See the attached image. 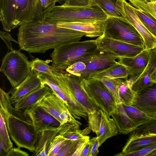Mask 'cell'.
Returning <instances> with one entry per match:
<instances>
[{"instance_id":"obj_31","label":"cell","mask_w":156,"mask_h":156,"mask_svg":"<svg viewBox=\"0 0 156 156\" xmlns=\"http://www.w3.org/2000/svg\"><path fill=\"white\" fill-rule=\"evenodd\" d=\"M59 128L58 135L66 139L73 140H80L83 138L91 130L89 126L83 130L67 128L61 125L59 126Z\"/></svg>"},{"instance_id":"obj_13","label":"cell","mask_w":156,"mask_h":156,"mask_svg":"<svg viewBox=\"0 0 156 156\" xmlns=\"http://www.w3.org/2000/svg\"><path fill=\"white\" fill-rule=\"evenodd\" d=\"M123 13L122 16L136 28L142 37L145 49L156 48V38L145 27L134 10V7L126 0L123 1Z\"/></svg>"},{"instance_id":"obj_15","label":"cell","mask_w":156,"mask_h":156,"mask_svg":"<svg viewBox=\"0 0 156 156\" xmlns=\"http://www.w3.org/2000/svg\"><path fill=\"white\" fill-rule=\"evenodd\" d=\"M105 20L95 22H78L57 23V26L71 29L83 33L90 38L98 37L105 31Z\"/></svg>"},{"instance_id":"obj_42","label":"cell","mask_w":156,"mask_h":156,"mask_svg":"<svg viewBox=\"0 0 156 156\" xmlns=\"http://www.w3.org/2000/svg\"><path fill=\"white\" fill-rule=\"evenodd\" d=\"M0 36L6 44L8 49H10V51L13 50L12 47V44L11 42V41L15 42L18 44V41H17L14 39L7 31H0Z\"/></svg>"},{"instance_id":"obj_12","label":"cell","mask_w":156,"mask_h":156,"mask_svg":"<svg viewBox=\"0 0 156 156\" xmlns=\"http://www.w3.org/2000/svg\"><path fill=\"white\" fill-rule=\"evenodd\" d=\"M132 106L151 117H156V83L136 93Z\"/></svg>"},{"instance_id":"obj_8","label":"cell","mask_w":156,"mask_h":156,"mask_svg":"<svg viewBox=\"0 0 156 156\" xmlns=\"http://www.w3.org/2000/svg\"><path fill=\"white\" fill-rule=\"evenodd\" d=\"M81 83L90 99L99 108L110 115L117 107V103L111 92L100 81L82 79Z\"/></svg>"},{"instance_id":"obj_46","label":"cell","mask_w":156,"mask_h":156,"mask_svg":"<svg viewBox=\"0 0 156 156\" xmlns=\"http://www.w3.org/2000/svg\"><path fill=\"white\" fill-rule=\"evenodd\" d=\"M90 152V142L89 141L86 144L82 152L81 156H89Z\"/></svg>"},{"instance_id":"obj_19","label":"cell","mask_w":156,"mask_h":156,"mask_svg":"<svg viewBox=\"0 0 156 156\" xmlns=\"http://www.w3.org/2000/svg\"><path fill=\"white\" fill-rule=\"evenodd\" d=\"M41 84L36 71L31 70L28 76L21 83L12 87L8 92L11 103L13 104L23 96L40 87Z\"/></svg>"},{"instance_id":"obj_41","label":"cell","mask_w":156,"mask_h":156,"mask_svg":"<svg viewBox=\"0 0 156 156\" xmlns=\"http://www.w3.org/2000/svg\"><path fill=\"white\" fill-rule=\"evenodd\" d=\"M90 140L89 137L87 136L80 139L72 156H81L82 152L85 147Z\"/></svg>"},{"instance_id":"obj_40","label":"cell","mask_w":156,"mask_h":156,"mask_svg":"<svg viewBox=\"0 0 156 156\" xmlns=\"http://www.w3.org/2000/svg\"><path fill=\"white\" fill-rule=\"evenodd\" d=\"M62 5L65 6L89 7L91 4V0H64Z\"/></svg>"},{"instance_id":"obj_23","label":"cell","mask_w":156,"mask_h":156,"mask_svg":"<svg viewBox=\"0 0 156 156\" xmlns=\"http://www.w3.org/2000/svg\"><path fill=\"white\" fill-rule=\"evenodd\" d=\"M110 116L120 134H127L138 128L129 118L121 103L117 104L116 110Z\"/></svg>"},{"instance_id":"obj_44","label":"cell","mask_w":156,"mask_h":156,"mask_svg":"<svg viewBox=\"0 0 156 156\" xmlns=\"http://www.w3.org/2000/svg\"><path fill=\"white\" fill-rule=\"evenodd\" d=\"M29 154L22 151L20 147H12L7 153L6 156H28Z\"/></svg>"},{"instance_id":"obj_20","label":"cell","mask_w":156,"mask_h":156,"mask_svg":"<svg viewBox=\"0 0 156 156\" xmlns=\"http://www.w3.org/2000/svg\"><path fill=\"white\" fill-rule=\"evenodd\" d=\"M37 105L58 120L60 125V115L69 110L63 101L52 91L44 97Z\"/></svg>"},{"instance_id":"obj_6","label":"cell","mask_w":156,"mask_h":156,"mask_svg":"<svg viewBox=\"0 0 156 156\" xmlns=\"http://www.w3.org/2000/svg\"><path fill=\"white\" fill-rule=\"evenodd\" d=\"M31 71L30 61L20 50H13L3 57L0 71L6 76L12 87L21 83Z\"/></svg>"},{"instance_id":"obj_3","label":"cell","mask_w":156,"mask_h":156,"mask_svg":"<svg viewBox=\"0 0 156 156\" xmlns=\"http://www.w3.org/2000/svg\"><path fill=\"white\" fill-rule=\"evenodd\" d=\"M40 0H0V20L3 29L10 32L35 21H44Z\"/></svg>"},{"instance_id":"obj_28","label":"cell","mask_w":156,"mask_h":156,"mask_svg":"<svg viewBox=\"0 0 156 156\" xmlns=\"http://www.w3.org/2000/svg\"><path fill=\"white\" fill-rule=\"evenodd\" d=\"M122 105L128 116L137 127L152 118L133 106Z\"/></svg>"},{"instance_id":"obj_34","label":"cell","mask_w":156,"mask_h":156,"mask_svg":"<svg viewBox=\"0 0 156 156\" xmlns=\"http://www.w3.org/2000/svg\"><path fill=\"white\" fill-rule=\"evenodd\" d=\"M99 80L111 92L117 104L121 103L116 78L102 79Z\"/></svg>"},{"instance_id":"obj_22","label":"cell","mask_w":156,"mask_h":156,"mask_svg":"<svg viewBox=\"0 0 156 156\" xmlns=\"http://www.w3.org/2000/svg\"><path fill=\"white\" fill-rule=\"evenodd\" d=\"M51 91L48 85H41L38 88L20 98L13 104V106L17 109L25 111L37 104L44 97Z\"/></svg>"},{"instance_id":"obj_33","label":"cell","mask_w":156,"mask_h":156,"mask_svg":"<svg viewBox=\"0 0 156 156\" xmlns=\"http://www.w3.org/2000/svg\"><path fill=\"white\" fill-rule=\"evenodd\" d=\"M67 139L58 135L51 142L47 156H57Z\"/></svg>"},{"instance_id":"obj_47","label":"cell","mask_w":156,"mask_h":156,"mask_svg":"<svg viewBox=\"0 0 156 156\" xmlns=\"http://www.w3.org/2000/svg\"><path fill=\"white\" fill-rule=\"evenodd\" d=\"M150 76L151 81L153 83H156V66Z\"/></svg>"},{"instance_id":"obj_2","label":"cell","mask_w":156,"mask_h":156,"mask_svg":"<svg viewBox=\"0 0 156 156\" xmlns=\"http://www.w3.org/2000/svg\"><path fill=\"white\" fill-rule=\"evenodd\" d=\"M9 93L0 89V113L3 115L10 137L17 147L34 153L38 131L28 115L12 105Z\"/></svg>"},{"instance_id":"obj_35","label":"cell","mask_w":156,"mask_h":156,"mask_svg":"<svg viewBox=\"0 0 156 156\" xmlns=\"http://www.w3.org/2000/svg\"><path fill=\"white\" fill-rule=\"evenodd\" d=\"M0 140H2L10 149L13 147V144L10 139L4 118L2 114L0 113Z\"/></svg>"},{"instance_id":"obj_9","label":"cell","mask_w":156,"mask_h":156,"mask_svg":"<svg viewBox=\"0 0 156 156\" xmlns=\"http://www.w3.org/2000/svg\"><path fill=\"white\" fill-rule=\"evenodd\" d=\"M87 115L89 126L96 134L100 147L107 139L118 134L112 118L101 109L99 108Z\"/></svg>"},{"instance_id":"obj_16","label":"cell","mask_w":156,"mask_h":156,"mask_svg":"<svg viewBox=\"0 0 156 156\" xmlns=\"http://www.w3.org/2000/svg\"><path fill=\"white\" fill-rule=\"evenodd\" d=\"M156 144V134L131 132L122 151L115 156H122L124 154L134 151Z\"/></svg>"},{"instance_id":"obj_38","label":"cell","mask_w":156,"mask_h":156,"mask_svg":"<svg viewBox=\"0 0 156 156\" xmlns=\"http://www.w3.org/2000/svg\"><path fill=\"white\" fill-rule=\"evenodd\" d=\"M134 131L139 133L156 134V117H152Z\"/></svg>"},{"instance_id":"obj_36","label":"cell","mask_w":156,"mask_h":156,"mask_svg":"<svg viewBox=\"0 0 156 156\" xmlns=\"http://www.w3.org/2000/svg\"><path fill=\"white\" fill-rule=\"evenodd\" d=\"M156 156V144L123 154L122 156Z\"/></svg>"},{"instance_id":"obj_48","label":"cell","mask_w":156,"mask_h":156,"mask_svg":"<svg viewBox=\"0 0 156 156\" xmlns=\"http://www.w3.org/2000/svg\"><path fill=\"white\" fill-rule=\"evenodd\" d=\"M149 1H156V0H147Z\"/></svg>"},{"instance_id":"obj_7","label":"cell","mask_w":156,"mask_h":156,"mask_svg":"<svg viewBox=\"0 0 156 156\" xmlns=\"http://www.w3.org/2000/svg\"><path fill=\"white\" fill-rule=\"evenodd\" d=\"M104 32L114 39L145 48L144 40L140 34L122 16L108 18L105 20Z\"/></svg>"},{"instance_id":"obj_4","label":"cell","mask_w":156,"mask_h":156,"mask_svg":"<svg viewBox=\"0 0 156 156\" xmlns=\"http://www.w3.org/2000/svg\"><path fill=\"white\" fill-rule=\"evenodd\" d=\"M44 21L52 23L104 21L108 18L98 5L89 7L53 5L43 11Z\"/></svg>"},{"instance_id":"obj_24","label":"cell","mask_w":156,"mask_h":156,"mask_svg":"<svg viewBox=\"0 0 156 156\" xmlns=\"http://www.w3.org/2000/svg\"><path fill=\"white\" fill-rule=\"evenodd\" d=\"M128 71L126 67L119 62L103 70L91 74L87 79H111L128 77Z\"/></svg>"},{"instance_id":"obj_11","label":"cell","mask_w":156,"mask_h":156,"mask_svg":"<svg viewBox=\"0 0 156 156\" xmlns=\"http://www.w3.org/2000/svg\"><path fill=\"white\" fill-rule=\"evenodd\" d=\"M120 58L112 54L98 51L80 60L83 61L86 68L82 73V79H87L92 73L103 70L117 63L116 60Z\"/></svg>"},{"instance_id":"obj_37","label":"cell","mask_w":156,"mask_h":156,"mask_svg":"<svg viewBox=\"0 0 156 156\" xmlns=\"http://www.w3.org/2000/svg\"><path fill=\"white\" fill-rule=\"evenodd\" d=\"M80 140H67L57 156H72Z\"/></svg>"},{"instance_id":"obj_30","label":"cell","mask_w":156,"mask_h":156,"mask_svg":"<svg viewBox=\"0 0 156 156\" xmlns=\"http://www.w3.org/2000/svg\"><path fill=\"white\" fill-rule=\"evenodd\" d=\"M127 0L133 7L150 16L156 20V1Z\"/></svg>"},{"instance_id":"obj_25","label":"cell","mask_w":156,"mask_h":156,"mask_svg":"<svg viewBox=\"0 0 156 156\" xmlns=\"http://www.w3.org/2000/svg\"><path fill=\"white\" fill-rule=\"evenodd\" d=\"M156 66V48L150 49V57L145 69L134 82L133 86L137 90H141L149 86L152 82L150 80V75Z\"/></svg>"},{"instance_id":"obj_21","label":"cell","mask_w":156,"mask_h":156,"mask_svg":"<svg viewBox=\"0 0 156 156\" xmlns=\"http://www.w3.org/2000/svg\"><path fill=\"white\" fill-rule=\"evenodd\" d=\"M59 128L49 127L38 131L35 145V150L32 156H47L50 144L59 134Z\"/></svg>"},{"instance_id":"obj_18","label":"cell","mask_w":156,"mask_h":156,"mask_svg":"<svg viewBox=\"0 0 156 156\" xmlns=\"http://www.w3.org/2000/svg\"><path fill=\"white\" fill-rule=\"evenodd\" d=\"M149 57L150 49H145L134 57L120 58L118 62L126 67L129 76H139L146 67Z\"/></svg>"},{"instance_id":"obj_10","label":"cell","mask_w":156,"mask_h":156,"mask_svg":"<svg viewBox=\"0 0 156 156\" xmlns=\"http://www.w3.org/2000/svg\"><path fill=\"white\" fill-rule=\"evenodd\" d=\"M95 40L98 51L112 54L120 58L134 57L145 49L144 47L112 38L105 32Z\"/></svg>"},{"instance_id":"obj_1","label":"cell","mask_w":156,"mask_h":156,"mask_svg":"<svg viewBox=\"0 0 156 156\" xmlns=\"http://www.w3.org/2000/svg\"><path fill=\"white\" fill-rule=\"evenodd\" d=\"M17 35L20 50L41 53L80 41L84 36L81 32L44 21H34L19 26Z\"/></svg>"},{"instance_id":"obj_45","label":"cell","mask_w":156,"mask_h":156,"mask_svg":"<svg viewBox=\"0 0 156 156\" xmlns=\"http://www.w3.org/2000/svg\"><path fill=\"white\" fill-rule=\"evenodd\" d=\"M43 10L55 5L56 3L60 2L61 0H40Z\"/></svg>"},{"instance_id":"obj_39","label":"cell","mask_w":156,"mask_h":156,"mask_svg":"<svg viewBox=\"0 0 156 156\" xmlns=\"http://www.w3.org/2000/svg\"><path fill=\"white\" fill-rule=\"evenodd\" d=\"M86 68L85 63L81 60H80L69 66L66 71L71 74L80 76L82 73Z\"/></svg>"},{"instance_id":"obj_17","label":"cell","mask_w":156,"mask_h":156,"mask_svg":"<svg viewBox=\"0 0 156 156\" xmlns=\"http://www.w3.org/2000/svg\"><path fill=\"white\" fill-rule=\"evenodd\" d=\"M24 111L30 118L37 131L49 127H58L60 125L58 120L37 104Z\"/></svg>"},{"instance_id":"obj_14","label":"cell","mask_w":156,"mask_h":156,"mask_svg":"<svg viewBox=\"0 0 156 156\" xmlns=\"http://www.w3.org/2000/svg\"><path fill=\"white\" fill-rule=\"evenodd\" d=\"M65 74L75 98L87 113L91 112L99 108L89 98L82 85L81 77L66 72Z\"/></svg>"},{"instance_id":"obj_27","label":"cell","mask_w":156,"mask_h":156,"mask_svg":"<svg viewBox=\"0 0 156 156\" xmlns=\"http://www.w3.org/2000/svg\"><path fill=\"white\" fill-rule=\"evenodd\" d=\"M52 60L44 61L36 58L30 61L31 70L45 73L55 76H58L65 72L60 68L50 66L48 63Z\"/></svg>"},{"instance_id":"obj_43","label":"cell","mask_w":156,"mask_h":156,"mask_svg":"<svg viewBox=\"0 0 156 156\" xmlns=\"http://www.w3.org/2000/svg\"><path fill=\"white\" fill-rule=\"evenodd\" d=\"M90 152L89 156H96L99 152L100 147L97 137H93L90 140Z\"/></svg>"},{"instance_id":"obj_29","label":"cell","mask_w":156,"mask_h":156,"mask_svg":"<svg viewBox=\"0 0 156 156\" xmlns=\"http://www.w3.org/2000/svg\"><path fill=\"white\" fill-rule=\"evenodd\" d=\"M117 0H91V4L99 6L108 17L122 16L116 3Z\"/></svg>"},{"instance_id":"obj_26","label":"cell","mask_w":156,"mask_h":156,"mask_svg":"<svg viewBox=\"0 0 156 156\" xmlns=\"http://www.w3.org/2000/svg\"><path fill=\"white\" fill-rule=\"evenodd\" d=\"M128 77L116 78L119 94L121 104L127 105H132L136 93L129 85Z\"/></svg>"},{"instance_id":"obj_32","label":"cell","mask_w":156,"mask_h":156,"mask_svg":"<svg viewBox=\"0 0 156 156\" xmlns=\"http://www.w3.org/2000/svg\"><path fill=\"white\" fill-rule=\"evenodd\" d=\"M134 10L145 27L156 38V20L150 16L134 7Z\"/></svg>"},{"instance_id":"obj_5","label":"cell","mask_w":156,"mask_h":156,"mask_svg":"<svg viewBox=\"0 0 156 156\" xmlns=\"http://www.w3.org/2000/svg\"><path fill=\"white\" fill-rule=\"evenodd\" d=\"M98 51L95 39L79 41L54 49L50 54L52 66L63 70L81 59Z\"/></svg>"}]
</instances>
